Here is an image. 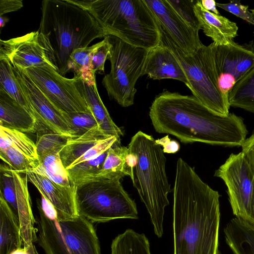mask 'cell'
Masks as SVG:
<instances>
[{"label":"cell","mask_w":254,"mask_h":254,"mask_svg":"<svg viewBox=\"0 0 254 254\" xmlns=\"http://www.w3.org/2000/svg\"><path fill=\"white\" fill-rule=\"evenodd\" d=\"M22 243L19 220L0 193V254H11Z\"/></svg>","instance_id":"cell-22"},{"label":"cell","mask_w":254,"mask_h":254,"mask_svg":"<svg viewBox=\"0 0 254 254\" xmlns=\"http://www.w3.org/2000/svg\"><path fill=\"white\" fill-rule=\"evenodd\" d=\"M107 36L111 44L108 57L111 70L102 83L110 98L127 107L134 104L135 85L142 76L149 50L132 46L114 36Z\"/></svg>","instance_id":"cell-8"},{"label":"cell","mask_w":254,"mask_h":254,"mask_svg":"<svg viewBox=\"0 0 254 254\" xmlns=\"http://www.w3.org/2000/svg\"><path fill=\"white\" fill-rule=\"evenodd\" d=\"M198 52L207 75L228 103L230 91L254 65V42L241 45L233 40L227 45L202 43Z\"/></svg>","instance_id":"cell-9"},{"label":"cell","mask_w":254,"mask_h":254,"mask_svg":"<svg viewBox=\"0 0 254 254\" xmlns=\"http://www.w3.org/2000/svg\"><path fill=\"white\" fill-rule=\"evenodd\" d=\"M102 43L101 41L90 47L76 49L70 56L74 74L87 83L96 82L95 73L93 72L91 65V58L94 51Z\"/></svg>","instance_id":"cell-28"},{"label":"cell","mask_w":254,"mask_h":254,"mask_svg":"<svg viewBox=\"0 0 254 254\" xmlns=\"http://www.w3.org/2000/svg\"><path fill=\"white\" fill-rule=\"evenodd\" d=\"M99 127L93 128L84 134L69 138L60 152L62 164L66 170L72 164L101 140L109 137Z\"/></svg>","instance_id":"cell-24"},{"label":"cell","mask_w":254,"mask_h":254,"mask_svg":"<svg viewBox=\"0 0 254 254\" xmlns=\"http://www.w3.org/2000/svg\"><path fill=\"white\" fill-rule=\"evenodd\" d=\"M174 254H221L219 192L182 158L173 189Z\"/></svg>","instance_id":"cell-1"},{"label":"cell","mask_w":254,"mask_h":254,"mask_svg":"<svg viewBox=\"0 0 254 254\" xmlns=\"http://www.w3.org/2000/svg\"><path fill=\"white\" fill-rule=\"evenodd\" d=\"M228 100L230 107L254 113V65L235 84Z\"/></svg>","instance_id":"cell-26"},{"label":"cell","mask_w":254,"mask_h":254,"mask_svg":"<svg viewBox=\"0 0 254 254\" xmlns=\"http://www.w3.org/2000/svg\"><path fill=\"white\" fill-rule=\"evenodd\" d=\"M23 70L39 89L61 110L66 113H91L74 84V77L67 78L49 65Z\"/></svg>","instance_id":"cell-12"},{"label":"cell","mask_w":254,"mask_h":254,"mask_svg":"<svg viewBox=\"0 0 254 254\" xmlns=\"http://www.w3.org/2000/svg\"><path fill=\"white\" fill-rule=\"evenodd\" d=\"M23 6L21 0H0V16L8 12L16 11Z\"/></svg>","instance_id":"cell-42"},{"label":"cell","mask_w":254,"mask_h":254,"mask_svg":"<svg viewBox=\"0 0 254 254\" xmlns=\"http://www.w3.org/2000/svg\"><path fill=\"white\" fill-rule=\"evenodd\" d=\"M193 9L201 29L215 44L228 45L237 35L238 27L236 23L206 10L202 6L200 0H197Z\"/></svg>","instance_id":"cell-19"},{"label":"cell","mask_w":254,"mask_h":254,"mask_svg":"<svg viewBox=\"0 0 254 254\" xmlns=\"http://www.w3.org/2000/svg\"><path fill=\"white\" fill-rule=\"evenodd\" d=\"M216 6L254 25V16L249 9V6L243 4L240 0H230L226 3L216 2Z\"/></svg>","instance_id":"cell-37"},{"label":"cell","mask_w":254,"mask_h":254,"mask_svg":"<svg viewBox=\"0 0 254 254\" xmlns=\"http://www.w3.org/2000/svg\"><path fill=\"white\" fill-rule=\"evenodd\" d=\"M6 59L13 66L21 69L52 64L39 38L38 31L21 37L0 41V59Z\"/></svg>","instance_id":"cell-15"},{"label":"cell","mask_w":254,"mask_h":254,"mask_svg":"<svg viewBox=\"0 0 254 254\" xmlns=\"http://www.w3.org/2000/svg\"><path fill=\"white\" fill-rule=\"evenodd\" d=\"M156 143L162 147L164 153L174 154L177 152L180 148L178 142L171 140L167 135L161 138L155 139Z\"/></svg>","instance_id":"cell-41"},{"label":"cell","mask_w":254,"mask_h":254,"mask_svg":"<svg viewBox=\"0 0 254 254\" xmlns=\"http://www.w3.org/2000/svg\"><path fill=\"white\" fill-rule=\"evenodd\" d=\"M201 4L206 10L216 14H220L216 8V2L214 0H201Z\"/></svg>","instance_id":"cell-43"},{"label":"cell","mask_w":254,"mask_h":254,"mask_svg":"<svg viewBox=\"0 0 254 254\" xmlns=\"http://www.w3.org/2000/svg\"><path fill=\"white\" fill-rule=\"evenodd\" d=\"M102 44L93 53L91 61L92 70L95 73L97 71L104 72L105 61L110 53L111 44L108 37L105 36Z\"/></svg>","instance_id":"cell-38"},{"label":"cell","mask_w":254,"mask_h":254,"mask_svg":"<svg viewBox=\"0 0 254 254\" xmlns=\"http://www.w3.org/2000/svg\"><path fill=\"white\" fill-rule=\"evenodd\" d=\"M153 80L173 79L188 85V80L181 66L170 49L160 44L148 50L142 72Z\"/></svg>","instance_id":"cell-17"},{"label":"cell","mask_w":254,"mask_h":254,"mask_svg":"<svg viewBox=\"0 0 254 254\" xmlns=\"http://www.w3.org/2000/svg\"><path fill=\"white\" fill-rule=\"evenodd\" d=\"M0 88L31 113L13 66L6 59H0Z\"/></svg>","instance_id":"cell-30"},{"label":"cell","mask_w":254,"mask_h":254,"mask_svg":"<svg viewBox=\"0 0 254 254\" xmlns=\"http://www.w3.org/2000/svg\"><path fill=\"white\" fill-rule=\"evenodd\" d=\"M38 123L26 109L0 88V126L22 132H33Z\"/></svg>","instance_id":"cell-21"},{"label":"cell","mask_w":254,"mask_h":254,"mask_svg":"<svg viewBox=\"0 0 254 254\" xmlns=\"http://www.w3.org/2000/svg\"><path fill=\"white\" fill-rule=\"evenodd\" d=\"M73 77L76 88L85 99L99 128L109 136H122V129L113 122L100 97L96 82L87 83L75 75Z\"/></svg>","instance_id":"cell-20"},{"label":"cell","mask_w":254,"mask_h":254,"mask_svg":"<svg viewBox=\"0 0 254 254\" xmlns=\"http://www.w3.org/2000/svg\"><path fill=\"white\" fill-rule=\"evenodd\" d=\"M250 11L253 13V14L254 15V9H251L250 10Z\"/></svg>","instance_id":"cell-46"},{"label":"cell","mask_w":254,"mask_h":254,"mask_svg":"<svg viewBox=\"0 0 254 254\" xmlns=\"http://www.w3.org/2000/svg\"><path fill=\"white\" fill-rule=\"evenodd\" d=\"M25 174L29 181L54 206L59 220L77 217L75 188L69 189L59 185L46 176L33 171Z\"/></svg>","instance_id":"cell-16"},{"label":"cell","mask_w":254,"mask_h":254,"mask_svg":"<svg viewBox=\"0 0 254 254\" xmlns=\"http://www.w3.org/2000/svg\"><path fill=\"white\" fill-rule=\"evenodd\" d=\"M13 69L31 113L37 122L50 131L72 138V131L62 110L39 89L24 70L16 66Z\"/></svg>","instance_id":"cell-13"},{"label":"cell","mask_w":254,"mask_h":254,"mask_svg":"<svg viewBox=\"0 0 254 254\" xmlns=\"http://www.w3.org/2000/svg\"><path fill=\"white\" fill-rule=\"evenodd\" d=\"M11 254H39L33 244L26 247L20 248Z\"/></svg>","instance_id":"cell-44"},{"label":"cell","mask_w":254,"mask_h":254,"mask_svg":"<svg viewBox=\"0 0 254 254\" xmlns=\"http://www.w3.org/2000/svg\"><path fill=\"white\" fill-rule=\"evenodd\" d=\"M152 11L160 31L186 55L196 52L201 46L198 31L188 25L167 0H143Z\"/></svg>","instance_id":"cell-14"},{"label":"cell","mask_w":254,"mask_h":254,"mask_svg":"<svg viewBox=\"0 0 254 254\" xmlns=\"http://www.w3.org/2000/svg\"><path fill=\"white\" fill-rule=\"evenodd\" d=\"M63 115L70 125L73 137L80 136L89 130L99 127L94 117L91 113H66L62 111Z\"/></svg>","instance_id":"cell-34"},{"label":"cell","mask_w":254,"mask_h":254,"mask_svg":"<svg viewBox=\"0 0 254 254\" xmlns=\"http://www.w3.org/2000/svg\"><path fill=\"white\" fill-rule=\"evenodd\" d=\"M127 147L135 157L130 177L133 186L150 215L155 235L160 238L165 208L169 204L168 195L171 191L166 171V158L155 139L142 131L131 137Z\"/></svg>","instance_id":"cell-4"},{"label":"cell","mask_w":254,"mask_h":254,"mask_svg":"<svg viewBox=\"0 0 254 254\" xmlns=\"http://www.w3.org/2000/svg\"><path fill=\"white\" fill-rule=\"evenodd\" d=\"M0 193L15 213L17 204L14 179L10 167L3 164L0 167Z\"/></svg>","instance_id":"cell-35"},{"label":"cell","mask_w":254,"mask_h":254,"mask_svg":"<svg viewBox=\"0 0 254 254\" xmlns=\"http://www.w3.org/2000/svg\"><path fill=\"white\" fill-rule=\"evenodd\" d=\"M0 157L12 170L19 173L33 170L39 165L38 160L26 155L13 147L0 150Z\"/></svg>","instance_id":"cell-31"},{"label":"cell","mask_w":254,"mask_h":254,"mask_svg":"<svg viewBox=\"0 0 254 254\" xmlns=\"http://www.w3.org/2000/svg\"><path fill=\"white\" fill-rule=\"evenodd\" d=\"M39 165L51 171L68 176L66 170L63 165L60 153L49 154L38 159Z\"/></svg>","instance_id":"cell-39"},{"label":"cell","mask_w":254,"mask_h":254,"mask_svg":"<svg viewBox=\"0 0 254 254\" xmlns=\"http://www.w3.org/2000/svg\"><path fill=\"white\" fill-rule=\"evenodd\" d=\"M149 115L156 132L174 135L184 143L241 146L248 133L242 117L233 113L217 115L193 95L166 89L156 96Z\"/></svg>","instance_id":"cell-2"},{"label":"cell","mask_w":254,"mask_h":254,"mask_svg":"<svg viewBox=\"0 0 254 254\" xmlns=\"http://www.w3.org/2000/svg\"><path fill=\"white\" fill-rule=\"evenodd\" d=\"M41 10L39 41L54 68L64 76L72 70L73 51L106 35L88 11L67 0H44Z\"/></svg>","instance_id":"cell-3"},{"label":"cell","mask_w":254,"mask_h":254,"mask_svg":"<svg viewBox=\"0 0 254 254\" xmlns=\"http://www.w3.org/2000/svg\"><path fill=\"white\" fill-rule=\"evenodd\" d=\"M122 177H92L74 184L77 214L92 223L118 219H137L136 204L124 190Z\"/></svg>","instance_id":"cell-7"},{"label":"cell","mask_w":254,"mask_h":254,"mask_svg":"<svg viewBox=\"0 0 254 254\" xmlns=\"http://www.w3.org/2000/svg\"><path fill=\"white\" fill-rule=\"evenodd\" d=\"M197 0H167L168 3L188 25L199 32L201 27L193 9Z\"/></svg>","instance_id":"cell-36"},{"label":"cell","mask_w":254,"mask_h":254,"mask_svg":"<svg viewBox=\"0 0 254 254\" xmlns=\"http://www.w3.org/2000/svg\"><path fill=\"white\" fill-rule=\"evenodd\" d=\"M69 138L52 131L37 135L36 144L38 158L60 153Z\"/></svg>","instance_id":"cell-33"},{"label":"cell","mask_w":254,"mask_h":254,"mask_svg":"<svg viewBox=\"0 0 254 254\" xmlns=\"http://www.w3.org/2000/svg\"><path fill=\"white\" fill-rule=\"evenodd\" d=\"M108 151L97 158L81 162L66 169L68 179L71 183L74 185L82 180L97 175L102 168Z\"/></svg>","instance_id":"cell-32"},{"label":"cell","mask_w":254,"mask_h":254,"mask_svg":"<svg viewBox=\"0 0 254 254\" xmlns=\"http://www.w3.org/2000/svg\"><path fill=\"white\" fill-rule=\"evenodd\" d=\"M0 28H1L5 25V23L7 22H8V19H7V18L3 17L2 16H0Z\"/></svg>","instance_id":"cell-45"},{"label":"cell","mask_w":254,"mask_h":254,"mask_svg":"<svg viewBox=\"0 0 254 254\" xmlns=\"http://www.w3.org/2000/svg\"><path fill=\"white\" fill-rule=\"evenodd\" d=\"M127 147L122 146L121 140L117 141L108 150L101 170L93 177L107 179L117 177L123 178L126 176L130 177L131 171L127 162Z\"/></svg>","instance_id":"cell-25"},{"label":"cell","mask_w":254,"mask_h":254,"mask_svg":"<svg viewBox=\"0 0 254 254\" xmlns=\"http://www.w3.org/2000/svg\"><path fill=\"white\" fill-rule=\"evenodd\" d=\"M37 242L46 254H101L92 223L77 217L59 220L52 204L43 195L37 201Z\"/></svg>","instance_id":"cell-6"},{"label":"cell","mask_w":254,"mask_h":254,"mask_svg":"<svg viewBox=\"0 0 254 254\" xmlns=\"http://www.w3.org/2000/svg\"><path fill=\"white\" fill-rule=\"evenodd\" d=\"M161 32L162 44L172 51L183 69L188 80L187 86L193 95L215 114L226 116L230 106L207 75L202 65L198 50L186 55L171 40Z\"/></svg>","instance_id":"cell-11"},{"label":"cell","mask_w":254,"mask_h":254,"mask_svg":"<svg viewBox=\"0 0 254 254\" xmlns=\"http://www.w3.org/2000/svg\"><path fill=\"white\" fill-rule=\"evenodd\" d=\"M241 147L242 152L254 172V131L250 137L246 138Z\"/></svg>","instance_id":"cell-40"},{"label":"cell","mask_w":254,"mask_h":254,"mask_svg":"<svg viewBox=\"0 0 254 254\" xmlns=\"http://www.w3.org/2000/svg\"><path fill=\"white\" fill-rule=\"evenodd\" d=\"M214 176L225 184L233 214L254 225V172L243 153H231Z\"/></svg>","instance_id":"cell-10"},{"label":"cell","mask_w":254,"mask_h":254,"mask_svg":"<svg viewBox=\"0 0 254 254\" xmlns=\"http://www.w3.org/2000/svg\"><path fill=\"white\" fill-rule=\"evenodd\" d=\"M13 147L38 160L36 144L24 132L0 126V150Z\"/></svg>","instance_id":"cell-29"},{"label":"cell","mask_w":254,"mask_h":254,"mask_svg":"<svg viewBox=\"0 0 254 254\" xmlns=\"http://www.w3.org/2000/svg\"><path fill=\"white\" fill-rule=\"evenodd\" d=\"M87 11L106 36L147 50L161 44L159 26L143 0H91Z\"/></svg>","instance_id":"cell-5"},{"label":"cell","mask_w":254,"mask_h":254,"mask_svg":"<svg viewBox=\"0 0 254 254\" xmlns=\"http://www.w3.org/2000/svg\"><path fill=\"white\" fill-rule=\"evenodd\" d=\"M111 254H151L149 242L146 236L128 229L113 240Z\"/></svg>","instance_id":"cell-27"},{"label":"cell","mask_w":254,"mask_h":254,"mask_svg":"<svg viewBox=\"0 0 254 254\" xmlns=\"http://www.w3.org/2000/svg\"><path fill=\"white\" fill-rule=\"evenodd\" d=\"M224 233L234 254H254V225L235 217L226 224Z\"/></svg>","instance_id":"cell-23"},{"label":"cell","mask_w":254,"mask_h":254,"mask_svg":"<svg viewBox=\"0 0 254 254\" xmlns=\"http://www.w3.org/2000/svg\"><path fill=\"white\" fill-rule=\"evenodd\" d=\"M12 172L16 194L17 208L14 214L20 223L23 247L29 246L37 241V229L35 227L36 220L33 214L28 190V178L13 170Z\"/></svg>","instance_id":"cell-18"}]
</instances>
